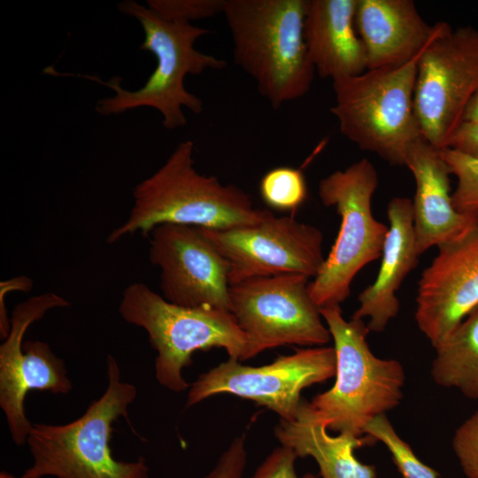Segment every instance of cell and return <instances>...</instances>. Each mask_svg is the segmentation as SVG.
Segmentation results:
<instances>
[{
	"label": "cell",
	"instance_id": "6da1fadb",
	"mask_svg": "<svg viewBox=\"0 0 478 478\" xmlns=\"http://www.w3.org/2000/svg\"><path fill=\"white\" fill-rule=\"evenodd\" d=\"M193 151L192 141L180 143L157 172L134 188L130 212L109 234L108 243L136 233L149 235L166 223L227 229L253 225L265 217L268 210L255 207L243 189L200 173Z\"/></svg>",
	"mask_w": 478,
	"mask_h": 478
},
{
	"label": "cell",
	"instance_id": "7a4b0ae2",
	"mask_svg": "<svg viewBox=\"0 0 478 478\" xmlns=\"http://www.w3.org/2000/svg\"><path fill=\"white\" fill-rule=\"evenodd\" d=\"M122 13L135 18L141 25L144 38L141 50L151 52L156 67L144 85L136 90L121 87V78L115 76L103 81L97 75L59 73L50 66L46 73L90 80L112 89L114 95L96 104V111L104 116L116 115L140 107H151L163 117L167 129L183 127L187 120L182 108L194 113L203 112V102L184 86L188 74L197 75L208 69L220 70L227 62L196 50V41L210 31L185 22H171L160 19L148 7L134 0L118 4Z\"/></svg>",
	"mask_w": 478,
	"mask_h": 478
},
{
	"label": "cell",
	"instance_id": "3957f363",
	"mask_svg": "<svg viewBox=\"0 0 478 478\" xmlns=\"http://www.w3.org/2000/svg\"><path fill=\"white\" fill-rule=\"evenodd\" d=\"M309 0H225L235 62L277 110L304 96L315 70L305 42Z\"/></svg>",
	"mask_w": 478,
	"mask_h": 478
},
{
	"label": "cell",
	"instance_id": "277c9868",
	"mask_svg": "<svg viewBox=\"0 0 478 478\" xmlns=\"http://www.w3.org/2000/svg\"><path fill=\"white\" fill-rule=\"evenodd\" d=\"M106 366V389L81 416L60 425L33 424L27 441L33 462L18 478H149L144 458L122 461L112 456V425L120 417L129 421L127 409L137 389L121 381L111 354Z\"/></svg>",
	"mask_w": 478,
	"mask_h": 478
},
{
	"label": "cell",
	"instance_id": "5b68a950",
	"mask_svg": "<svg viewBox=\"0 0 478 478\" xmlns=\"http://www.w3.org/2000/svg\"><path fill=\"white\" fill-rule=\"evenodd\" d=\"M335 351V381L309 402L328 428L356 436L375 417L397 407L403 398L405 374L396 359L376 357L366 342L364 320H345L340 305L320 308Z\"/></svg>",
	"mask_w": 478,
	"mask_h": 478
},
{
	"label": "cell",
	"instance_id": "8992f818",
	"mask_svg": "<svg viewBox=\"0 0 478 478\" xmlns=\"http://www.w3.org/2000/svg\"><path fill=\"white\" fill-rule=\"evenodd\" d=\"M119 312L126 322L147 332L157 351L156 379L171 391L190 387L182 371L197 351L223 348L229 358L245 360L247 340L229 311L177 305L146 284L134 282L124 289Z\"/></svg>",
	"mask_w": 478,
	"mask_h": 478
},
{
	"label": "cell",
	"instance_id": "52a82bcc",
	"mask_svg": "<svg viewBox=\"0 0 478 478\" xmlns=\"http://www.w3.org/2000/svg\"><path fill=\"white\" fill-rule=\"evenodd\" d=\"M419 56L332 82L335 104L330 111L340 132L392 166H405L408 148L422 137L414 109Z\"/></svg>",
	"mask_w": 478,
	"mask_h": 478
},
{
	"label": "cell",
	"instance_id": "ba28073f",
	"mask_svg": "<svg viewBox=\"0 0 478 478\" xmlns=\"http://www.w3.org/2000/svg\"><path fill=\"white\" fill-rule=\"evenodd\" d=\"M378 181L374 165L362 158L344 170L333 172L319 183L322 204L335 206L341 217L335 241L308 286L319 309L343 303L350 296L356 274L382 256L389 226L377 220L372 212L371 201Z\"/></svg>",
	"mask_w": 478,
	"mask_h": 478
},
{
	"label": "cell",
	"instance_id": "9c48e42d",
	"mask_svg": "<svg viewBox=\"0 0 478 478\" xmlns=\"http://www.w3.org/2000/svg\"><path fill=\"white\" fill-rule=\"evenodd\" d=\"M309 277H258L229 287V312L247 340L245 360L283 345L322 346L331 340L309 293Z\"/></svg>",
	"mask_w": 478,
	"mask_h": 478
},
{
	"label": "cell",
	"instance_id": "30bf717a",
	"mask_svg": "<svg viewBox=\"0 0 478 478\" xmlns=\"http://www.w3.org/2000/svg\"><path fill=\"white\" fill-rule=\"evenodd\" d=\"M477 89L478 29L444 22L417 61L414 109L421 136L438 150L448 148Z\"/></svg>",
	"mask_w": 478,
	"mask_h": 478
},
{
	"label": "cell",
	"instance_id": "8fae6325",
	"mask_svg": "<svg viewBox=\"0 0 478 478\" xmlns=\"http://www.w3.org/2000/svg\"><path fill=\"white\" fill-rule=\"evenodd\" d=\"M69 305L65 297L48 292L29 297L12 311L10 333L0 346V406L18 446L27 443L33 428L25 412L27 394L66 395L73 388L64 360L45 342L24 341L25 334L50 310Z\"/></svg>",
	"mask_w": 478,
	"mask_h": 478
},
{
	"label": "cell",
	"instance_id": "7c38bea8",
	"mask_svg": "<svg viewBox=\"0 0 478 478\" xmlns=\"http://www.w3.org/2000/svg\"><path fill=\"white\" fill-rule=\"evenodd\" d=\"M334 347L318 346L279 356L269 365L243 366L233 358L202 374L190 385L187 407L220 393L254 401L279 415L296 419L302 402L301 392L335 376Z\"/></svg>",
	"mask_w": 478,
	"mask_h": 478
},
{
	"label": "cell",
	"instance_id": "4fadbf2b",
	"mask_svg": "<svg viewBox=\"0 0 478 478\" xmlns=\"http://www.w3.org/2000/svg\"><path fill=\"white\" fill-rule=\"evenodd\" d=\"M201 228L228 261L230 285L283 274L314 278L325 261L323 235L318 227L293 217H276L270 211L253 225Z\"/></svg>",
	"mask_w": 478,
	"mask_h": 478
},
{
	"label": "cell",
	"instance_id": "5bb4252c",
	"mask_svg": "<svg viewBox=\"0 0 478 478\" xmlns=\"http://www.w3.org/2000/svg\"><path fill=\"white\" fill-rule=\"evenodd\" d=\"M149 236L150 261L159 269L166 300L229 311V263L201 227L166 223Z\"/></svg>",
	"mask_w": 478,
	"mask_h": 478
},
{
	"label": "cell",
	"instance_id": "9a60e30c",
	"mask_svg": "<svg viewBox=\"0 0 478 478\" xmlns=\"http://www.w3.org/2000/svg\"><path fill=\"white\" fill-rule=\"evenodd\" d=\"M418 282L414 318L436 349L478 306V225L441 245Z\"/></svg>",
	"mask_w": 478,
	"mask_h": 478
},
{
	"label": "cell",
	"instance_id": "2e32d148",
	"mask_svg": "<svg viewBox=\"0 0 478 478\" xmlns=\"http://www.w3.org/2000/svg\"><path fill=\"white\" fill-rule=\"evenodd\" d=\"M405 166L416 185L413 229L420 256L431 247L462 240L478 225V213L460 212L454 207L451 173L438 149L420 137L408 148Z\"/></svg>",
	"mask_w": 478,
	"mask_h": 478
},
{
	"label": "cell",
	"instance_id": "e0dca14e",
	"mask_svg": "<svg viewBox=\"0 0 478 478\" xmlns=\"http://www.w3.org/2000/svg\"><path fill=\"white\" fill-rule=\"evenodd\" d=\"M443 23H427L412 0H357L355 24L367 69L408 63L421 53Z\"/></svg>",
	"mask_w": 478,
	"mask_h": 478
},
{
	"label": "cell",
	"instance_id": "ac0fdd59",
	"mask_svg": "<svg viewBox=\"0 0 478 478\" xmlns=\"http://www.w3.org/2000/svg\"><path fill=\"white\" fill-rule=\"evenodd\" d=\"M389 230L374 281L358 297V307L352 319L368 318L369 331L382 332L399 311L397 291L419 262L413 229L412 200L393 197L387 206Z\"/></svg>",
	"mask_w": 478,
	"mask_h": 478
},
{
	"label": "cell",
	"instance_id": "d6986e66",
	"mask_svg": "<svg viewBox=\"0 0 478 478\" xmlns=\"http://www.w3.org/2000/svg\"><path fill=\"white\" fill-rule=\"evenodd\" d=\"M356 7L357 0H309L304 30L308 57L315 72L332 82L367 70Z\"/></svg>",
	"mask_w": 478,
	"mask_h": 478
},
{
	"label": "cell",
	"instance_id": "ffe728a7",
	"mask_svg": "<svg viewBox=\"0 0 478 478\" xmlns=\"http://www.w3.org/2000/svg\"><path fill=\"white\" fill-rule=\"evenodd\" d=\"M327 428L303 398L296 419L280 420L274 435L281 445L292 449L298 458L312 457L322 478H376L375 467L354 455L356 449L376 441L370 436L362 438L345 432L332 436Z\"/></svg>",
	"mask_w": 478,
	"mask_h": 478
},
{
	"label": "cell",
	"instance_id": "44dd1931",
	"mask_svg": "<svg viewBox=\"0 0 478 478\" xmlns=\"http://www.w3.org/2000/svg\"><path fill=\"white\" fill-rule=\"evenodd\" d=\"M435 350L434 382L478 399V306Z\"/></svg>",
	"mask_w": 478,
	"mask_h": 478
},
{
	"label": "cell",
	"instance_id": "7402d4cb",
	"mask_svg": "<svg viewBox=\"0 0 478 478\" xmlns=\"http://www.w3.org/2000/svg\"><path fill=\"white\" fill-rule=\"evenodd\" d=\"M364 433L387 447L402 478H438L439 474L424 464L398 436L386 414L373 419Z\"/></svg>",
	"mask_w": 478,
	"mask_h": 478
},
{
	"label": "cell",
	"instance_id": "603a6c76",
	"mask_svg": "<svg viewBox=\"0 0 478 478\" xmlns=\"http://www.w3.org/2000/svg\"><path fill=\"white\" fill-rule=\"evenodd\" d=\"M264 202L279 211H295L307 197V186L301 170L278 166L268 171L259 182Z\"/></svg>",
	"mask_w": 478,
	"mask_h": 478
},
{
	"label": "cell",
	"instance_id": "cb8c5ba5",
	"mask_svg": "<svg viewBox=\"0 0 478 478\" xmlns=\"http://www.w3.org/2000/svg\"><path fill=\"white\" fill-rule=\"evenodd\" d=\"M439 150L451 173L457 178L451 194L454 207L460 212L478 213V158L451 148Z\"/></svg>",
	"mask_w": 478,
	"mask_h": 478
},
{
	"label": "cell",
	"instance_id": "d4e9b609",
	"mask_svg": "<svg viewBox=\"0 0 478 478\" xmlns=\"http://www.w3.org/2000/svg\"><path fill=\"white\" fill-rule=\"evenodd\" d=\"M147 7L160 19L190 23L223 12L225 0H149Z\"/></svg>",
	"mask_w": 478,
	"mask_h": 478
},
{
	"label": "cell",
	"instance_id": "484cf974",
	"mask_svg": "<svg viewBox=\"0 0 478 478\" xmlns=\"http://www.w3.org/2000/svg\"><path fill=\"white\" fill-rule=\"evenodd\" d=\"M451 446L466 478H478V410L456 429Z\"/></svg>",
	"mask_w": 478,
	"mask_h": 478
},
{
	"label": "cell",
	"instance_id": "4316f807",
	"mask_svg": "<svg viewBox=\"0 0 478 478\" xmlns=\"http://www.w3.org/2000/svg\"><path fill=\"white\" fill-rule=\"evenodd\" d=\"M297 455L289 447H276L258 466L252 478H318L312 474L298 476L296 471Z\"/></svg>",
	"mask_w": 478,
	"mask_h": 478
},
{
	"label": "cell",
	"instance_id": "83f0119b",
	"mask_svg": "<svg viewBox=\"0 0 478 478\" xmlns=\"http://www.w3.org/2000/svg\"><path fill=\"white\" fill-rule=\"evenodd\" d=\"M246 463L245 437L236 436L204 478H243Z\"/></svg>",
	"mask_w": 478,
	"mask_h": 478
},
{
	"label": "cell",
	"instance_id": "f1b7e54d",
	"mask_svg": "<svg viewBox=\"0 0 478 478\" xmlns=\"http://www.w3.org/2000/svg\"><path fill=\"white\" fill-rule=\"evenodd\" d=\"M448 148L478 158V120L462 121L450 139Z\"/></svg>",
	"mask_w": 478,
	"mask_h": 478
},
{
	"label": "cell",
	"instance_id": "f546056e",
	"mask_svg": "<svg viewBox=\"0 0 478 478\" xmlns=\"http://www.w3.org/2000/svg\"><path fill=\"white\" fill-rule=\"evenodd\" d=\"M33 281L27 276H17L0 283V336L6 339L11 330V318L5 306V297L14 290L27 292L32 289Z\"/></svg>",
	"mask_w": 478,
	"mask_h": 478
},
{
	"label": "cell",
	"instance_id": "4dcf8cb0",
	"mask_svg": "<svg viewBox=\"0 0 478 478\" xmlns=\"http://www.w3.org/2000/svg\"><path fill=\"white\" fill-rule=\"evenodd\" d=\"M475 120H478V89L467 103L463 115V121Z\"/></svg>",
	"mask_w": 478,
	"mask_h": 478
},
{
	"label": "cell",
	"instance_id": "1f68e13d",
	"mask_svg": "<svg viewBox=\"0 0 478 478\" xmlns=\"http://www.w3.org/2000/svg\"><path fill=\"white\" fill-rule=\"evenodd\" d=\"M0 478H18V477L4 471V472H1Z\"/></svg>",
	"mask_w": 478,
	"mask_h": 478
}]
</instances>
